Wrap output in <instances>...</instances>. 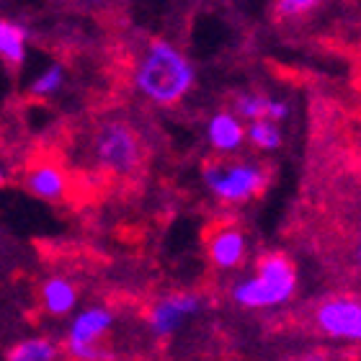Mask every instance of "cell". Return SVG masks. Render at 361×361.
Masks as SVG:
<instances>
[{
  "label": "cell",
  "mask_w": 361,
  "mask_h": 361,
  "mask_svg": "<svg viewBox=\"0 0 361 361\" xmlns=\"http://www.w3.org/2000/svg\"><path fill=\"white\" fill-rule=\"evenodd\" d=\"M135 85L152 104H178L194 85V65L168 42H152L135 70Z\"/></svg>",
  "instance_id": "1"
},
{
  "label": "cell",
  "mask_w": 361,
  "mask_h": 361,
  "mask_svg": "<svg viewBox=\"0 0 361 361\" xmlns=\"http://www.w3.org/2000/svg\"><path fill=\"white\" fill-rule=\"evenodd\" d=\"M294 269L284 256H266L258 264V274L235 286V300L243 307H274L294 294Z\"/></svg>",
  "instance_id": "2"
},
{
  "label": "cell",
  "mask_w": 361,
  "mask_h": 361,
  "mask_svg": "<svg viewBox=\"0 0 361 361\" xmlns=\"http://www.w3.org/2000/svg\"><path fill=\"white\" fill-rule=\"evenodd\" d=\"M93 155H96L98 166L104 168V171L127 176L140 166L142 150H140L135 132L127 124L109 121L93 137Z\"/></svg>",
  "instance_id": "3"
},
{
  "label": "cell",
  "mask_w": 361,
  "mask_h": 361,
  "mask_svg": "<svg viewBox=\"0 0 361 361\" xmlns=\"http://www.w3.org/2000/svg\"><path fill=\"white\" fill-rule=\"evenodd\" d=\"M207 186L225 202H245L256 196L266 183L261 168L238 163V166H209L204 171Z\"/></svg>",
  "instance_id": "4"
},
{
  "label": "cell",
  "mask_w": 361,
  "mask_h": 361,
  "mask_svg": "<svg viewBox=\"0 0 361 361\" xmlns=\"http://www.w3.org/2000/svg\"><path fill=\"white\" fill-rule=\"evenodd\" d=\"M114 315L106 307H88L78 312L68 331V351L75 359H98V341L111 328Z\"/></svg>",
  "instance_id": "5"
},
{
  "label": "cell",
  "mask_w": 361,
  "mask_h": 361,
  "mask_svg": "<svg viewBox=\"0 0 361 361\" xmlns=\"http://www.w3.org/2000/svg\"><path fill=\"white\" fill-rule=\"evenodd\" d=\"M317 323L333 338L359 341L361 343V302L331 300L317 310Z\"/></svg>",
  "instance_id": "6"
},
{
  "label": "cell",
  "mask_w": 361,
  "mask_h": 361,
  "mask_svg": "<svg viewBox=\"0 0 361 361\" xmlns=\"http://www.w3.org/2000/svg\"><path fill=\"white\" fill-rule=\"evenodd\" d=\"M202 307L199 297L194 294H171L166 300H160L150 310V328L155 336H168L173 333L188 315H196Z\"/></svg>",
  "instance_id": "7"
},
{
  "label": "cell",
  "mask_w": 361,
  "mask_h": 361,
  "mask_svg": "<svg viewBox=\"0 0 361 361\" xmlns=\"http://www.w3.org/2000/svg\"><path fill=\"white\" fill-rule=\"evenodd\" d=\"M23 183H26L31 194L39 196V199H47V202H57L68 191L65 173L57 166H52V163H42V166L31 168L26 178H23Z\"/></svg>",
  "instance_id": "8"
},
{
  "label": "cell",
  "mask_w": 361,
  "mask_h": 361,
  "mask_svg": "<svg viewBox=\"0 0 361 361\" xmlns=\"http://www.w3.org/2000/svg\"><path fill=\"white\" fill-rule=\"evenodd\" d=\"M209 253H212V261L219 269H235L243 261V256H245V238H243V233L227 227V230H222V233H217L212 238Z\"/></svg>",
  "instance_id": "9"
},
{
  "label": "cell",
  "mask_w": 361,
  "mask_h": 361,
  "mask_svg": "<svg viewBox=\"0 0 361 361\" xmlns=\"http://www.w3.org/2000/svg\"><path fill=\"white\" fill-rule=\"evenodd\" d=\"M42 305H44L47 312L54 317L68 315V312H73L78 305L75 286L70 284L68 279H60V276L49 279V281L42 286Z\"/></svg>",
  "instance_id": "10"
},
{
  "label": "cell",
  "mask_w": 361,
  "mask_h": 361,
  "mask_svg": "<svg viewBox=\"0 0 361 361\" xmlns=\"http://www.w3.org/2000/svg\"><path fill=\"white\" fill-rule=\"evenodd\" d=\"M207 132H209V142L214 145L219 152L238 150L243 142V137H245L243 124L235 119L233 114H217V116H212Z\"/></svg>",
  "instance_id": "11"
},
{
  "label": "cell",
  "mask_w": 361,
  "mask_h": 361,
  "mask_svg": "<svg viewBox=\"0 0 361 361\" xmlns=\"http://www.w3.org/2000/svg\"><path fill=\"white\" fill-rule=\"evenodd\" d=\"M26 42H29L26 26L0 18V60H6L8 65H21L26 60Z\"/></svg>",
  "instance_id": "12"
},
{
  "label": "cell",
  "mask_w": 361,
  "mask_h": 361,
  "mask_svg": "<svg viewBox=\"0 0 361 361\" xmlns=\"http://www.w3.org/2000/svg\"><path fill=\"white\" fill-rule=\"evenodd\" d=\"M11 361H52L57 359V346L47 338H29L8 354Z\"/></svg>",
  "instance_id": "13"
},
{
  "label": "cell",
  "mask_w": 361,
  "mask_h": 361,
  "mask_svg": "<svg viewBox=\"0 0 361 361\" xmlns=\"http://www.w3.org/2000/svg\"><path fill=\"white\" fill-rule=\"evenodd\" d=\"M248 137L250 142L256 145V147H261V150H276L279 142H281L276 121L266 119V116L264 119H253V124L248 129Z\"/></svg>",
  "instance_id": "14"
},
{
  "label": "cell",
  "mask_w": 361,
  "mask_h": 361,
  "mask_svg": "<svg viewBox=\"0 0 361 361\" xmlns=\"http://www.w3.org/2000/svg\"><path fill=\"white\" fill-rule=\"evenodd\" d=\"M62 85H65V68L62 65H49L42 75L34 78V83H31L29 90L31 96L47 98V96H54Z\"/></svg>",
  "instance_id": "15"
},
{
  "label": "cell",
  "mask_w": 361,
  "mask_h": 361,
  "mask_svg": "<svg viewBox=\"0 0 361 361\" xmlns=\"http://www.w3.org/2000/svg\"><path fill=\"white\" fill-rule=\"evenodd\" d=\"M238 111H240L243 116H248L250 121L264 119L266 111H269V98H264V96H240V98H238Z\"/></svg>",
  "instance_id": "16"
},
{
  "label": "cell",
  "mask_w": 361,
  "mask_h": 361,
  "mask_svg": "<svg viewBox=\"0 0 361 361\" xmlns=\"http://www.w3.org/2000/svg\"><path fill=\"white\" fill-rule=\"evenodd\" d=\"M315 6V0H281L279 8H281V13L286 16H294V13H302V11H307V8Z\"/></svg>",
  "instance_id": "17"
},
{
  "label": "cell",
  "mask_w": 361,
  "mask_h": 361,
  "mask_svg": "<svg viewBox=\"0 0 361 361\" xmlns=\"http://www.w3.org/2000/svg\"><path fill=\"white\" fill-rule=\"evenodd\" d=\"M289 114V109H286V104H281V101H269V111H266V119L271 121H281Z\"/></svg>",
  "instance_id": "18"
},
{
  "label": "cell",
  "mask_w": 361,
  "mask_h": 361,
  "mask_svg": "<svg viewBox=\"0 0 361 361\" xmlns=\"http://www.w3.org/2000/svg\"><path fill=\"white\" fill-rule=\"evenodd\" d=\"M6 183V171H3V166H0V186Z\"/></svg>",
  "instance_id": "19"
},
{
  "label": "cell",
  "mask_w": 361,
  "mask_h": 361,
  "mask_svg": "<svg viewBox=\"0 0 361 361\" xmlns=\"http://www.w3.org/2000/svg\"><path fill=\"white\" fill-rule=\"evenodd\" d=\"M359 258H361V238H359Z\"/></svg>",
  "instance_id": "20"
}]
</instances>
